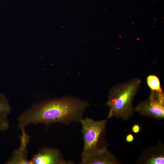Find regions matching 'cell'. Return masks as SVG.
Masks as SVG:
<instances>
[{
    "label": "cell",
    "mask_w": 164,
    "mask_h": 164,
    "mask_svg": "<svg viewBox=\"0 0 164 164\" xmlns=\"http://www.w3.org/2000/svg\"><path fill=\"white\" fill-rule=\"evenodd\" d=\"M107 122L106 120L95 121L87 117L80 120L84 144L81 160L102 149L99 145Z\"/></svg>",
    "instance_id": "3957f363"
},
{
    "label": "cell",
    "mask_w": 164,
    "mask_h": 164,
    "mask_svg": "<svg viewBox=\"0 0 164 164\" xmlns=\"http://www.w3.org/2000/svg\"><path fill=\"white\" fill-rule=\"evenodd\" d=\"M141 82L137 77L116 85L110 89L106 104L109 108L108 118L114 117L126 120L133 114L132 102Z\"/></svg>",
    "instance_id": "7a4b0ae2"
},
{
    "label": "cell",
    "mask_w": 164,
    "mask_h": 164,
    "mask_svg": "<svg viewBox=\"0 0 164 164\" xmlns=\"http://www.w3.org/2000/svg\"><path fill=\"white\" fill-rule=\"evenodd\" d=\"M11 112V107L6 97L0 93V132L9 129V117Z\"/></svg>",
    "instance_id": "ba28073f"
},
{
    "label": "cell",
    "mask_w": 164,
    "mask_h": 164,
    "mask_svg": "<svg viewBox=\"0 0 164 164\" xmlns=\"http://www.w3.org/2000/svg\"><path fill=\"white\" fill-rule=\"evenodd\" d=\"M147 84L151 90L163 92L161 87L160 83L159 78L154 75H150L148 76L146 79Z\"/></svg>",
    "instance_id": "9c48e42d"
},
{
    "label": "cell",
    "mask_w": 164,
    "mask_h": 164,
    "mask_svg": "<svg viewBox=\"0 0 164 164\" xmlns=\"http://www.w3.org/2000/svg\"><path fill=\"white\" fill-rule=\"evenodd\" d=\"M164 157L162 156H158L153 157L149 159L147 162V164H164Z\"/></svg>",
    "instance_id": "30bf717a"
},
{
    "label": "cell",
    "mask_w": 164,
    "mask_h": 164,
    "mask_svg": "<svg viewBox=\"0 0 164 164\" xmlns=\"http://www.w3.org/2000/svg\"><path fill=\"white\" fill-rule=\"evenodd\" d=\"M163 92L151 90L148 100L139 103L135 110L141 114L157 119L164 117Z\"/></svg>",
    "instance_id": "277c9868"
},
{
    "label": "cell",
    "mask_w": 164,
    "mask_h": 164,
    "mask_svg": "<svg viewBox=\"0 0 164 164\" xmlns=\"http://www.w3.org/2000/svg\"><path fill=\"white\" fill-rule=\"evenodd\" d=\"M30 160L31 164H70L73 163L66 160L58 149L46 147L40 149Z\"/></svg>",
    "instance_id": "5b68a950"
},
{
    "label": "cell",
    "mask_w": 164,
    "mask_h": 164,
    "mask_svg": "<svg viewBox=\"0 0 164 164\" xmlns=\"http://www.w3.org/2000/svg\"><path fill=\"white\" fill-rule=\"evenodd\" d=\"M134 138L133 135L131 134L128 135L126 138V141L128 142H132L134 141Z\"/></svg>",
    "instance_id": "8fae6325"
},
{
    "label": "cell",
    "mask_w": 164,
    "mask_h": 164,
    "mask_svg": "<svg viewBox=\"0 0 164 164\" xmlns=\"http://www.w3.org/2000/svg\"><path fill=\"white\" fill-rule=\"evenodd\" d=\"M140 129V127L138 125L136 124L133 126L132 130L133 132L137 133L139 131Z\"/></svg>",
    "instance_id": "7c38bea8"
},
{
    "label": "cell",
    "mask_w": 164,
    "mask_h": 164,
    "mask_svg": "<svg viewBox=\"0 0 164 164\" xmlns=\"http://www.w3.org/2000/svg\"><path fill=\"white\" fill-rule=\"evenodd\" d=\"M117 162L114 156L107 149L106 147L96 151L86 158L81 160V164H113Z\"/></svg>",
    "instance_id": "52a82bcc"
},
{
    "label": "cell",
    "mask_w": 164,
    "mask_h": 164,
    "mask_svg": "<svg viewBox=\"0 0 164 164\" xmlns=\"http://www.w3.org/2000/svg\"><path fill=\"white\" fill-rule=\"evenodd\" d=\"M20 145L12 153L11 156L5 162L6 164H31L28 157V147L30 136L26 133L25 128L20 130Z\"/></svg>",
    "instance_id": "8992f818"
},
{
    "label": "cell",
    "mask_w": 164,
    "mask_h": 164,
    "mask_svg": "<svg viewBox=\"0 0 164 164\" xmlns=\"http://www.w3.org/2000/svg\"><path fill=\"white\" fill-rule=\"evenodd\" d=\"M88 105L85 101L70 97L47 100L23 112L17 119L18 127L21 130L30 124H42L48 127L56 122L67 125L80 122Z\"/></svg>",
    "instance_id": "6da1fadb"
}]
</instances>
